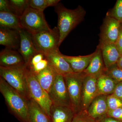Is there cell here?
Segmentation results:
<instances>
[{
    "mask_svg": "<svg viewBox=\"0 0 122 122\" xmlns=\"http://www.w3.org/2000/svg\"><path fill=\"white\" fill-rule=\"evenodd\" d=\"M55 10L58 16L60 46L70 32L83 21L86 11L80 5L74 9H69L61 3L55 6Z\"/></svg>",
    "mask_w": 122,
    "mask_h": 122,
    "instance_id": "1",
    "label": "cell"
},
{
    "mask_svg": "<svg viewBox=\"0 0 122 122\" xmlns=\"http://www.w3.org/2000/svg\"><path fill=\"white\" fill-rule=\"evenodd\" d=\"M0 92L11 113L20 122H30L28 101L1 77Z\"/></svg>",
    "mask_w": 122,
    "mask_h": 122,
    "instance_id": "2",
    "label": "cell"
},
{
    "mask_svg": "<svg viewBox=\"0 0 122 122\" xmlns=\"http://www.w3.org/2000/svg\"><path fill=\"white\" fill-rule=\"evenodd\" d=\"M26 68L25 65L9 68L0 66V76L28 101L30 98L27 86Z\"/></svg>",
    "mask_w": 122,
    "mask_h": 122,
    "instance_id": "3",
    "label": "cell"
},
{
    "mask_svg": "<svg viewBox=\"0 0 122 122\" xmlns=\"http://www.w3.org/2000/svg\"><path fill=\"white\" fill-rule=\"evenodd\" d=\"M32 36L38 53H41L45 56L59 50L60 34L57 27L35 34Z\"/></svg>",
    "mask_w": 122,
    "mask_h": 122,
    "instance_id": "4",
    "label": "cell"
},
{
    "mask_svg": "<svg viewBox=\"0 0 122 122\" xmlns=\"http://www.w3.org/2000/svg\"><path fill=\"white\" fill-rule=\"evenodd\" d=\"M26 74L28 91L30 99L36 102L49 117L52 103L48 93L41 87L35 75L26 66Z\"/></svg>",
    "mask_w": 122,
    "mask_h": 122,
    "instance_id": "5",
    "label": "cell"
},
{
    "mask_svg": "<svg viewBox=\"0 0 122 122\" xmlns=\"http://www.w3.org/2000/svg\"><path fill=\"white\" fill-rule=\"evenodd\" d=\"M22 28L31 35L50 30L44 13L29 7L20 17Z\"/></svg>",
    "mask_w": 122,
    "mask_h": 122,
    "instance_id": "6",
    "label": "cell"
},
{
    "mask_svg": "<svg viewBox=\"0 0 122 122\" xmlns=\"http://www.w3.org/2000/svg\"><path fill=\"white\" fill-rule=\"evenodd\" d=\"M83 72L71 73L63 76L71 102L72 109L75 113L81 110Z\"/></svg>",
    "mask_w": 122,
    "mask_h": 122,
    "instance_id": "7",
    "label": "cell"
},
{
    "mask_svg": "<svg viewBox=\"0 0 122 122\" xmlns=\"http://www.w3.org/2000/svg\"><path fill=\"white\" fill-rule=\"evenodd\" d=\"M48 94L52 105L72 108L63 75L58 74L57 75Z\"/></svg>",
    "mask_w": 122,
    "mask_h": 122,
    "instance_id": "8",
    "label": "cell"
},
{
    "mask_svg": "<svg viewBox=\"0 0 122 122\" xmlns=\"http://www.w3.org/2000/svg\"><path fill=\"white\" fill-rule=\"evenodd\" d=\"M121 25L119 21L107 14L100 28L99 44H116Z\"/></svg>",
    "mask_w": 122,
    "mask_h": 122,
    "instance_id": "9",
    "label": "cell"
},
{
    "mask_svg": "<svg viewBox=\"0 0 122 122\" xmlns=\"http://www.w3.org/2000/svg\"><path fill=\"white\" fill-rule=\"evenodd\" d=\"M98 95L97 78L85 74L83 82L81 110H87L92 101Z\"/></svg>",
    "mask_w": 122,
    "mask_h": 122,
    "instance_id": "10",
    "label": "cell"
},
{
    "mask_svg": "<svg viewBox=\"0 0 122 122\" xmlns=\"http://www.w3.org/2000/svg\"><path fill=\"white\" fill-rule=\"evenodd\" d=\"M19 32L20 42L18 51L22 56L25 65L27 66L38 52L34 44L32 35L23 28L19 30Z\"/></svg>",
    "mask_w": 122,
    "mask_h": 122,
    "instance_id": "11",
    "label": "cell"
},
{
    "mask_svg": "<svg viewBox=\"0 0 122 122\" xmlns=\"http://www.w3.org/2000/svg\"><path fill=\"white\" fill-rule=\"evenodd\" d=\"M107 95H99L96 96L87 110V114L95 121L107 117L109 111Z\"/></svg>",
    "mask_w": 122,
    "mask_h": 122,
    "instance_id": "12",
    "label": "cell"
},
{
    "mask_svg": "<svg viewBox=\"0 0 122 122\" xmlns=\"http://www.w3.org/2000/svg\"><path fill=\"white\" fill-rule=\"evenodd\" d=\"M45 57L48 61L49 65L54 69L58 74L64 76L74 72L69 64L63 58L59 50L46 55Z\"/></svg>",
    "mask_w": 122,
    "mask_h": 122,
    "instance_id": "13",
    "label": "cell"
},
{
    "mask_svg": "<svg viewBox=\"0 0 122 122\" xmlns=\"http://www.w3.org/2000/svg\"><path fill=\"white\" fill-rule=\"evenodd\" d=\"M106 69L101 49L97 46L89 65L83 72L86 75L97 78L105 73Z\"/></svg>",
    "mask_w": 122,
    "mask_h": 122,
    "instance_id": "14",
    "label": "cell"
},
{
    "mask_svg": "<svg viewBox=\"0 0 122 122\" xmlns=\"http://www.w3.org/2000/svg\"><path fill=\"white\" fill-rule=\"evenodd\" d=\"M25 65L24 58L18 51L5 48L0 52V66L9 68Z\"/></svg>",
    "mask_w": 122,
    "mask_h": 122,
    "instance_id": "15",
    "label": "cell"
},
{
    "mask_svg": "<svg viewBox=\"0 0 122 122\" xmlns=\"http://www.w3.org/2000/svg\"><path fill=\"white\" fill-rule=\"evenodd\" d=\"M20 42L19 30L0 28V45L6 48L18 51Z\"/></svg>",
    "mask_w": 122,
    "mask_h": 122,
    "instance_id": "16",
    "label": "cell"
},
{
    "mask_svg": "<svg viewBox=\"0 0 122 122\" xmlns=\"http://www.w3.org/2000/svg\"><path fill=\"white\" fill-rule=\"evenodd\" d=\"M75 113L71 107L52 105L49 117V122H72Z\"/></svg>",
    "mask_w": 122,
    "mask_h": 122,
    "instance_id": "17",
    "label": "cell"
},
{
    "mask_svg": "<svg viewBox=\"0 0 122 122\" xmlns=\"http://www.w3.org/2000/svg\"><path fill=\"white\" fill-rule=\"evenodd\" d=\"M98 46L101 49L106 68L117 64L121 55L115 44H99Z\"/></svg>",
    "mask_w": 122,
    "mask_h": 122,
    "instance_id": "18",
    "label": "cell"
},
{
    "mask_svg": "<svg viewBox=\"0 0 122 122\" xmlns=\"http://www.w3.org/2000/svg\"><path fill=\"white\" fill-rule=\"evenodd\" d=\"M94 52L85 56H69L62 54L63 58L69 64L75 73L83 72L89 65Z\"/></svg>",
    "mask_w": 122,
    "mask_h": 122,
    "instance_id": "19",
    "label": "cell"
},
{
    "mask_svg": "<svg viewBox=\"0 0 122 122\" xmlns=\"http://www.w3.org/2000/svg\"><path fill=\"white\" fill-rule=\"evenodd\" d=\"M58 74L54 69L49 65L41 72L34 75L41 87L48 93Z\"/></svg>",
    "mask_w": 122,
    "mask_h": 122,
    "instance_id": "20",
    "label": "cell"
},
{
    "mask_svg": "<svg viewBox=\"0 0 122 122\" xmlns=\"http://www.w3.org/2000/svg\"><path fill=\"white\" fill-rule=\"evenodd\" d=\"M0 28L20 30L22 28L20 17L10 12L0 11Z\"/></svg>",
    "mask_w": 122,
    "mask_h": 122,
    "instance_id": "21",
    "label": "cell"
},
{
    "mask_svg": "<svg viewBox=\"0 0 122 122\" xmlns=\"http://www.w3.org/2000/svg\"><path fill=\"white\" fill-rule=\"evenodd\" d=\"M28 103L30 122H49L48 115L36 102L30 99Z\"/></svg>",
    "mask_w": 122,
    "mask_h": 122,
    "instance_id": "22",
    "label": "cell"
},
{
    "mask_svg": "<svg viewBox=\"0 0 122 122\" xmlns=\"http://www.w3.org/2000/svg\"><path fill=\"white\" fill-rule=\"evenodd\" d=\"M117 83L109 76L103 73L97 78L98 95H108L113 93Z\"/></svg>",
    "mask_w": 122,
    "mask_h": 122,
    "instance_id": "23",
    "label": "cell"
},
{
    "mask_svg": "<svg viewBox=\"0 0 122 122\" xmlns=\"http://www.w3.org/2000/svg\"><path fill=\"white\" fill-rule=\"evenodd\" d=\"M29 0H9L11 13L20 17L29 6Z\"/></svg>",
    "mask_w": 122,
    "mask_h": 122,
    "instance_id": "24",
    "label": "cell"
},
{
    "mask_svg": "<svg viewBox=\"0 0 122 122\" xmlns=\"http://www.w3.org/2000/svg\"><path fill=\"white\" fill-rule=\"evenodd\" d=\"M60 1L59 0H29V6L32 8L43 12L47 7L56 6Z\"/></svg>",
    "mask_w": 122,
    "mask_h": 122,
    "instance_id": "25",
    "label": "cell"
},
{
    "mask_svg": "<svg viewBox=\"0 0 122 122\" xmlns=\"http://www.w3.org/2000/svg\"><path fill=\"white\" fill-rule=\"evenodd\" d=\"M104 73L113 79L117 84L122 82V69L117 64L106 68Z\"/></svg>",
    "mask_w": 122,
    "mask_h": 122,
    "instance_id": "26",
    "label": "cell"
},
{
    "mask_svg": "<svg viewBox=\"0 0 122 122\" xmlns=\"http://www.w3.org/2000/svg\"><path fill=\"white\" fill-rule=\"evenodd\" d=\"M107 14L122 24V0H117L113 8Z\"/></svg>",
    "mask_w": 122,
    "mask_h": 122,
    "instance_id": "27",
    "label": "cell"
},
{
    "mask_svg": "<svg viewBox=\"0 0 122 122\" xmlns=\"http://www.w3.org/2000/svg\"><path fill=\"white\" fill-rule=\"evenodd\" d=\"M107 102L109 111L122 107V100L113 94L107 96Z\"/></svg>",
    "mask_w": 122,
    "mask_h": 122,
    "instance_id": "28",
    "label": "cell"
},
{
    "mask_svg": "<svg viewBox=\"0 0 122 122\" xmlns=\"http://www.w3.org/2000/svg\"><path fill=\"white\" fill-rule=\"evenodd\" d=\"M72 122H96L87 114L86 110H81L75 113Z\"/></svg>",
    "mask_w": 122,
    "mask_h": 122,
    "instance_id": "29",
    "label": "cell"
},
{
    "mask_svg": "<svg viewBox=\"0 0 122 122\" xmlns=\"http://www.w3.org/2000/svg\"><path fill=\"white\" fill-rule=\"evenodd\" d=\"M48 65V61L45 58L34 65L26 66L34 74H36L46 69Z\"/></svg>",
    "mask_w": 122,
    "mask_h": 122,
    "instance_id": "30",
    "label": "cell"
},
{
    "mask_svg": "<svg viewBox=\"0 0 122 122\" xmlns=\"http://www.w3.org/2000/svg\"><path fill=\"white\" fill-rule=\"evenodd\" d=\"M107 116L122 122V107L108 111Z\"/></svg>",
    "mask_w": 122,
    "mask_h": 122,
    "instance_id": "31",
    "label": "cell"
},
{
    "mask_svg": "<svg viewBox=\"0 0 122 122\" xmlns=\"http://www.w3.org/2000/svg\"><path fill=\"white\" fill-rule=\"evenodd\" d=\"M45 58V56L43 54L41 53H38L33 57L30 60V63L27 66L34 65Z\"/></svg>",
    "mask_w": 122,
    "mask_h": 122,
    "instance_id": "32",
    "label": "cell"
},
{
    "mask_svg": "<svg viewBox=\"0 0 122 122\" xmlns=\"http://www.w3.org/2000/svg\"><path fill=\"white\" fill-rule=\"evenodd\" d=\"M0 11H5L11 12L9 0H0Z\"/></svg>",
    "mask_w": 122,
    "mask_h": 122,
    "instance_id": "33",
    "label": "cell"
},
{
    "mask_svg": "<svg viewBox=\"0 0 122 122\" xmlns=\"http://www.w3.org/2000/svg\"><path fill=\"white\" fill-rule=\"evenodd\" d=\"M113 94L122 100V82L117 83Z\"/></svg>",
    "mask_w": 122,
    "mask_h": 122,
    "instance_id": "34",
    "label": "cell"
},
{
    "mask_svg": "<svg viewBox=\"0 0 122 122\" xmlns=\"http://www.w3.org/2000/svg\"><path fill=\"white\" fill-rule=\"evenodd\" d=\"M115 44L120 55H122V24H121L120 32Z\"/></svg>",
    "mask_w": 122,
    "mask_h": 122,
    "instance_id": "35",
    "label": "cell"
},
{
    "mask_svg": "<svg viewBox=\"0 0 122 122\" xmlns=\"http://www.w3.org/2000/svg\"><path fill=\"white\" fill-rule=\"evenodd\" d=\"M96 122H122L120 121L116 120L113 118L107 117L103 118L97 121H96Z\"/></svg>",
    "mask_w": 122,
    "mask_h": 122,
    "instance_id": "36",
    "label": "cell"
},
{
    "mask_svg": "<svg viewBox=\"0 0 122 122\" xmlns=\"http://www.w3.org/2000/svg\"><path fill=\"white\" fill-rule=\"evenodd\" d=\"M117 65L122 69V55H121L117 63Z\"/></svg>",
    "mask_w": 122,
    "mask_h": 122,
    "instance_id": "37",
    "label": "cell"
}]
</instances>
